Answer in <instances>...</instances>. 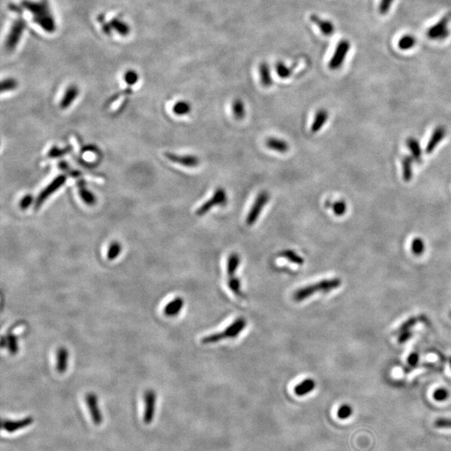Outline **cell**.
<instances>
[{"label":"cell","mask_w":451,"mask_h":451,"mask_svg":"<svg viewBox=\"0 0 451 451\" xmlns=\"http://www.w3.org/2000/svg\"><path fill=\"white\" fill-rule=\"evenodd\" d=\"M22 7L32 15L33 21L44 31L49 34L56 32V20L53 16L50 4L47 0H23L22 1Z\"/></svg>","instance_id":"6da1fadb"},{"label":"cell","mask_w":451,"mask_h":451,"mask_svg":"<svg viewBox=\"0 0 451 451\" xmlns=\"http://www.w3.org/2000/svg\"><path fill=\"white\" fill-rule=\"evenodd\" d=\"M341 284L342 281L337 277L331 279H323L297 289V291L294 292L293 298L295 302L300 303L314 296L316 293H329L333 291L338 288Z\"/></svg>","instance_id":"7a4b0ae2"},{"label":"cell","mask_w":451,"mask_h":451,"mask_svg":"<svg viewBox=\"0 0 451 451\" xmlns=\"http://www.w3.org/2000/svg\"><path fill=\"white\" fill-rule=\"evenodd\" d=\"M247 324L248 323L244 317H237L236 320L233 321V323L222 332L216 333L204 337L201 339V343L203 344H216L223 339L236 338L244 330Z\"/></svg>","instance_id":"3957f363"},{"label":"cell","mask_w":451,"mask_h":451,"mask_svg":"<svg viewBox=\"0 0 451 451\" xmlns=\"http://www.w3.org/2000/svg\"><path fill=\"white\" fill-rule=\"evenodd\" d=\"M26 28V23L22 18H18L14 23H12L9 29V35L5 41V49L9 52H12L16 49L19 43L20 42L23 32Z\"/></svg>","instance_id":"277c9868"},{"label":"cell","mask_w":451,"mask_h":451,"mask_svg":"<svg viewBox=\"0 0 451 451\" xmlns=\"http://www.w3.org/2000/svg\"><path fill=\"white\" fill-rule=\"evenodd\" d=\"M451 20V13H448L438 23L428 29L427 36L434 40H444L448 38L450 35L449 23Z\"/></svg>","instance_id":"5b68a950"},{"label":"cell","mask_w":451,"mask_h":451,"mask_svg":"<svg viewBox=\"0 0 451 451\" xmlns=\"http://www.w3.org/2000/svg\"><path fill=\"white\" fill-rule=\"evenodd\" d=\"M269 198H270V196H269L268 192H260L258 196H256V200L254 201V205L252 206V208L249 211L248 216H247V218H246L247 225L253 226V225L256 223V221H257V219L261 215L262 210L265 207L266 204L268 203V201H269Z\"/></svg>","instance_id":"8992f818"},{"label":"cell","mask_w":451,"mask_h":451,"mask_svg":"<svg viewBox=\"0 0 451 451\" xmlns=\"http://www.w3.org/2000/svg\"><path fill=\"white\" fill-rule=\"evenodd\" d=\"M227 192L223 188L220 187L216 190L215 192L213 193V196L210 198L209 200L204 202L201 207L196 210V213L197 216H204L213 209V207H216V206H222L227 203Z\"/></svg>","instance_id":"52a82bcc"},{"label":"cell","mask_w":451,"mask_h":451,"mask_svg":"<svg viewBox=\"0 0 451 451\" xmlns=\"http://www.w3.org/2000/svg\"><path fill=\"white\" fill-rule=\"evenodd\" d=\"M65 181H66V176L64 175L59 176L55 180H52L36 198V201L35 202V209H39L47 199L50 197L53 193L57 192L65 183Z\"/></svg>","instance_id":"ba28073f"},{"label":"cell","mask_w":451,"mask_h":451,"mask_svg":"<svg viewBox=\"0 0 451 451\" xmlns=\"http://www.w3.org/2000/svg\"><path fill=\"white\" fill-rule=\"evenodd\" d=\"M350 41L347 39H342L339 41V43L335 49L332 58L329 61V69L332 70H338L345 61V59L350 52Z\"/></svg>","instance_id":"9c48e42d"},{"label":"cell","mask_w":451,"mask_h":451,"mask_svg":"<svg viewBox=\"0 0 451 451\" xmlns=\"http://www.w3.org/2000/svg\"><path fill=\"white\" fill-rule=\"evenodd\" d=\"M145 410L143 415V421L146 425L152 424L154 420L156 408H157V393L154 390H146L144 394Z\"/></svg>","instance_id":"30bf717a"},{"label":"cell","mask_w":451,"mask_h":451,"mask_svg":"<svg viewBox=\"0 0 451 451\" xmlns=\"http://www.w3.org/2000/svg\"><path fill=\"white\" fill-rule=\"evenodd\" d=\"M85 399L89 411H90V417L94 424L97 426L101 425L103 422V414H102L101 411L99 410L98 397L96 393L90 392V393H86Z\"/></svg>","instance_id":"8fae6325"},{"label":"cell","mask_w":451,"mask_h":451,"mask_svg":"<svg viewBox=\"0 0 451 451\" xmlns=\"http://www.w3.org/2000/svg\"><path fill=\"white\" fill-rule=\"evenodd\" d=\"M34 422L33 417L28 416L17 420L11 419H3L2 422V428L8 433H15L16 431H20L31 425Z\"/></svg>","instance_id":"7c38bea8"},{"label":"cell","mask_w":451,"mask_h":451,"mask_svg":"<svg viewBox=\"0 0 451 451\" xmlns=\"http://www.w3.org/2000/svg\"><path fill=\"white\" fill-rule=\"evenodd\" d=\"M164 155L170 161L189 168L196 167L200 163L199 158L196 156H179L172 152H166Z\"/></svg>","instance_id":"4fadbf2b"},{"label":"cell","mask_w":451,"mask_h":451,"mask_svg":"<svg viewBox=\"0 0 451 451\" xmlns=\"http://www.w3.org/2000/svg\"><path fill=\"white\" fill-rule=\"evenodd\" d=\"M446 134V130L444 126L440 125L432 133L431 139L429 140L428 144L425 148V152L427 154H431L436 149L437 146L442 141L443 139L445 138Z\"/></svg>","instance_id":"5bb4252c"},{"label":"cell","mask_w":451,"mask_h":451,"mask_svg":"<svg viewBox=\"0 0 451 451\" xmlns=\"http://www.w3.org/2000/svg\"><path fill=\"white\" fill-rule=\"evenodd\" d=\"M310 20L317 25L321 32L325 36H331L335 32V27L331 21L323 20L317 15H310Z\"/></svg>","instance_id":"9a60e30c"},{"label":"cell","mask_w":451,"mask_h":451,"mask_svg":"<svg viewBox=\"0 0 451 451\" xmlns=\"http://www.w3.org/2000/svg\"><path fill=\"white\" fill-rule=\"evenodd\" d=\"M184 299L181 297H176L167 303L164 308V314L167 317H173L177 316L183 309Z\"/></svg>","instance_id":"2e32d148"},{"label":"cell","mask_w":451,"mask_h":451,"mask_svg":"<svg viewBox=\"0 0 451 451\" xmlns=\"http://www.w3.org/2000/svg\"><path fill=\"white\" fill-rule=\"evenodd\" d=\"M69 365V351L66 348L61 347L57 351L56 370L59 373H64Z\"/></svg>","instance_id":"e0dca14e"},{"label":"cell","mask_w":451,"mask_h":451,"mask_svg":"<svg viewBox=\"0 0 451 451\" xmlns=\"http://www.w3.org/2000/svg\"><path fill=\"white\" fill-rule=\"evenodd\" d=\"M406 145H407L409 150L411 151L413 160L416 161L417 163H421L422 162L423 154L422 150H421L419 141L413 137H410L406 140Z\"/></svg>","instance_id":"ac0fdd59"},{"label":"cell","mask_w":451,"mask_h":451,"mask_svg":"<svg viewBox=\"0 0 451 451\" xmlns=\"http://www.w3.org/2000/svg\"><path fill=\"white\" fill-rule=\"evenodd\" d=\"M316 387V383L313 378H306L304 380L296 385L294 388V392L297 396H305L311 393Z\"/></svg>","instance_id":"d6986e66"},{"label":"cell","mask_w":451,"mask_h":451,"mask_svg":"<svg viewBox=\"0 0 451 451\" xmlns=\"http://www.w3.org/2000/svg\"><path fill=\"white\" fill-rule=\"evenodd\" d=\"M77 187H78L79 196L81 197L82 201H84L85 204L89 205V206H92V205L96 203V196L93 195V193H91L86 188L85 180H82V179L77 180Z\"/></svg>","instance_id":"ffe728a7"},{"label":"cell","mask_w":451,"mask_h":451,"mask_svg":"<svg viewBox=\"0 0 451 451\" xmlns=\"http://www.w3.org/2000/svg\"><path fill=\"white\" fill-rule=\"evenodd\" d=\"M78 94H79V90H78L77 86L70 85V87L68 88L66 91H65V93H64V96L62 98L61 102L59 104L60 108L63 110L67 109L75 101L76 97L78 96Z\"/></svg>","instance_id":"44dd1931"},{"label":"cell","mask_w":451,"mask_h":451,"mask_svg":"<svg viewBox=\"0 0 451 451\" xmlns=\"http://www.w3.org/2000/svg\"><path fill=\"white\" fill-rule=\"evenodd\" d=\"M329 119V113L326 110L321 109L317 111L315 116L314 120L312 124L311 131L313 133H317L323 128V125H325L327 120Z\"/></svg>","instance_id":"7402d4cb"},{"label":"cell","mask_w":451,"mask_h":451,"mask_svg":"<svg viewBox=\"0 0 451 451\" xmlns=\"http://www.w3.org/2000/svg\"><path fill=\"white\" fill-rule=\"evenodd\" d=\"M110 24L111 29H114L118 35H121L123 37L127 36L131 32V27L128 23H125L118 18H113L110 22Z\"/></svg>","instance_id":"603a6c76"},{"label":"cell","mask_w":451,"mask_h":451,"mask_svg":"<svg viewBox=\"0 0 451 451\" xmlns=\"http://www.w3.org/2000/svg\"><path fill=\"white\" fill-rule=\"evenodd\" d=\"M266 146H268V148L280 153H285L289 149V146L285 140H280L277 138H269L266 141Z\"/></svg>","instance_id":"cb8c5ba5"},{"label":"cell","mask_w":451,"mask_h":451,"mask_svg":"<svg viewBox=\"0 0 451 451\" xmlns=\"http://www.w3.org/2000/svg\"><path fill=\"white\" fill-rule=\"evenodd\" d=\"M259 76L261 83L264 87H270L273 85V79L271 76V70L269 65L267 63L263 62L262 64H259Z\"/></svg>","instance_id":"d4e9b609"},{"label":"cell","mask_w":451,"mask_h":451,"mask_svg":"<svg viewBox=\"0 0 451 451\" xmlns=\"http://www.w3.org/2000/svg\"><path fill=\"white\" fill-rule=\"evenodd\" d=\"M241 263L240 256L236 253H233L228 256L227 264V273L229 276H235L236 271Z\"/></svg>","instance_id":"484cf974"},{"label":"cell","mask_w":451,"mask_h":451,"mask_svg":"<svg viewBox=\"0 0 451 451\" xmlns=\"http://www.w3.org/2000/svg\"><path fill=\"white\" fill-rule=\"evenodd\" d=\"M414 161L411 157H405L402 160V167H403V178L405 181H411L413 176V162Z\"/></svg>","instance_id":"4316f807"},{"label":"cell","mask_w":451,"mask_h":451,"mask_svg":"<svg viewBox=\"0 0 451 451\" xmlns=\"http://www.w3.org/2000/svg\"><path fill=\"white\" fill-rule=\"evenodd\" d=\"M6 348H8L12 355H15L19 352V343L17 336L14 333L9 331L5 336Z\"/></svg>","instance_id":"83f0119b"},{"label":"cell","mask_w":451,"mask_h":451,"mask_svg":"<svg viewBox=\"0 0 451 451\" xmlns=\"http://www.w3.org/2000/svg\"><path fill=\"white\" fill-rule=\"evenodd\" d=\"M280 256L297 265H303L304 263V259L303 257L293 250L282 251V253H280Z\"/></svg>","instance_id":"f1b7e54d"},{"label":"cell","mask_w":451,"mask_h":451,"mask_svg":"<svg viewBox=\"0 0 451 451\" xmlns=\"http://www.w3.org/2000/svg\"><path fill=\"white\" fill-rule=\"evenodd\" d=\"M227 283H228V288L231 291L233 292L234 295H236L237 297H242V282L238 277L235 276H229Z\"/></svg>","instance_id":"f546056e"},{"label":"cell","mask_w":451,"mask_h":451,"mask_svg":"<svg viewBox=\"0 0 451 451\" xmlns=\"http://www.w3.org/2000/svg\"><path fill=\"white\" fill-rule=\"evenodd\" d=\"M232 110H233V116L235 117L236 119H242L244 118L246 111H245L244 103L242 102V99H235L233 102Z\"/></svg>","instance_id":"4dcf8cb0"},{"label":"cell","mask_w":451,"mask_h":451,"mask_svg":"<svg viewBox=\"0 0 451 451\" xmlns=\"http://www.w3.org/2000/svg\"><path fill=\"white\" fill-rule=\"evenodd\" d=\"M415 44H416V39L411 35L403 36L398 43L399 49L402 50H411Z\"/></svg>","instance_id":"1f68e13d"},{"label":"cell","mask_w":451,"mask_h":451,"mask_svg":"<svg viewBox=\"0 0 451 451\" xmlns=\"http://www.w3.org/2000/svg\"><path fill=\"white\" fill-rule=\"evenodd\" d=\"M192 110V106L188 102L179 101L176 103L175 105L173 106L172 111L176 115V116H185L190 113Z\"/></svg>","instance_id":"d6a6232c"},{"label":"cell","mask_w":451,"mask_h":451,"mask_svg":"<svg viewBox=\"0 0 451 451\" xmlns=\"http://www.w3.org/2000/svg\"><path fill=\"white\" fill-rule=\"evenodd\" d=\"M122 251V246L118 242H113L110 245L107 252V258L110 261L117 259Z\"/></svg>","instance_id":"836d02e7"},{"label":"cell","mask_w":451,"mask_h":451,"mask_svg":"<svg viewBox=\"0 0 451 451\" xmlns=\"http://www.w3.org/2000/svg\"><path fill=\"white\" fill-rule=\"evenodd\" d=\"M72 147L71 146H66L64 148H59L57 146H53L50 149V152L48 153V157L49 158H58L64 157L65 155L69 154L72 152Z\"/></svg>","instance_id":"e575fe53"},{"label":"cell","mask_w":451,"mask_h":451,"mask_svg":"<svg viewBox=\"0 0 451 451\" xmlns=\"http://www.w3.org/2000/svg\"><path fill=\"white\" fill-rule=\"evenodd\" d=\"M276 71L277 76L282 79H287L292 76L291 68L287 66L283 62H277L276 64Z\"/></svg>","instance_id":"d590c367"},{"label":"cell","mask_w":451,"mask_h":451,"mask_svg":"<svg viewBox=\"0 0 451 451\" xmlns=\"http://www.w3.org/2000/svg\"><path fill=\"white\" fill-rule=\"evenodd\" d=\"M18 87V82L16 79L8 78V79H3L1 83V92H8L14 90Z\"/></svg>","instance_id":"8d00e7d4"},{"label":"cell","mask_w":451,"mask_h":451,"mask_svg":"<svg viewBox=\"0 0 451 451\" xmlns=\"http://www.w3.org/2000/svg\"><path fill=\"white\" fill-rule=\"evenodd\" d=\"M124 79H125V83H126L129 86H131V85H134L137 84L138 79H139V76H138L137 71L130 70L125 72V76H124Z\"/></svg>","instance_id":"74e56055"},{"label":"cell","mask_w":451,"mask_h":451,"mask_svg":"<svg viewBox=\"0 0 451 451\" xmlns=\"http://www.w3.org/2000/svg\"><path fill=\"white\" fill-rule=\"evenodd\" d=\"M411 248L415 255H421L425 251V243L423 242L422 239L419 237L413 239L411 244Z\"/></svg>","instance_id":"f35d334b"},{"label":"cell","mask_w":451,"mask_h":451,"mask_svg":"<svg viewBox=\"0 0 451 451\" xmlns=\"http://www.w3.org/2000/svg\"><path fill=\"white\" fill-rule=\"evenodd\" d=\"M59 169H61L63 172H65L68 176H70L72 178L79 177L81 175L79 172H77L76 170L71 169L70 166L65 161H60L59 163Z\"/></svg>","instance_id":"ab89813d"},{"label":"cell","mask_w":451,"mask_h":451,"mask_svg":"<svg viewBox=\"0 0 451 451\" xmlns=\"http://www.w3.org/2000/svg\"><path fill=\"white\" fill-rule=\"evenodd\" d=\"M331 208L336 216H343L346 213L347 205L344 201H336L332 204Z\"/></svg>","instance_id":"60d3db41"},{"label":"cell","mask_w":451,"mask_h":451,"mask_svg":"<svg viewBox=\"0 0 451 451\" xmlns=\"http://www.w3.org/2000/svg\"><path fill=\"white\" fill-rule=\"evenodd\" d=\"M353 413V409L350 405H341L338 411V417L341 419L350 418Z\"/></svg>","instance_id":"b9f144b4"},{"label":"cell","mask_w":451,"mask_h":451,"mask_svg":"<svg viewBox=\"0 0 451 451\" xmlns=\"http://www.w3.org/2000/svg\"><path fill=\"white\" fill-rule=\"evenodd\" d=\"M393 1L394 0H380L379 6H378V11L380 13V15H387L391 9Z\"/></svg>","instance_id":"7bdbcfd3"},{"label":"cell","mask_w":451,"mask_h":451,"mask_svg":"<svg viewBox=\"0 0 451 451\" xmlns=\"http://www.w3.org/2000/svg\"><path fill=\"white\" fill-rule=\"evenodd\" d=\"M449 397V392L446 389H439L434 393V399L437 401H444Z\"/></svg>","instance_id":"ee69618b"},{"label":"cell","mask_w":451,"mask_h":451,"mask_svg":"<svg viewBox=\"0 0 451 451\" xmlns=\"http://www.w3.org/2000/svg\"><path fill=\"white\" fill-rule=\"evenodd\" d=\"M33 200H34V199H33L32 196H25L21 200L20 203V207L21 209L25 210L27 209V208H29V206L32 204Z\"/></svg>","instance_id":"f6af8a7d"},{"label":"cell","mask_w":451,"mask_h":451,"mask_svg":"<svg viewBox=\"0 0 451 451\" xmlns=\"http://www.w3.org/2000/svg\"><path fill=\"white\" fill-rule=\"evenodd\" d=\"M132 92V90L131 89H126V90H123V91H120V92H118V93L114 95L113 96H111L110 99L108 100L107 105H111V103H113L114 101H116L118 98H119L120 96H123V95H126V94H130Z\"/></svg>","instance_id":"bcb514c9"},{"label":"cell","mask_w":451,"mask_h":451,"mask_svg":"<svg viewBox=\"0 0 451 451\" xmlns=\"http://www.w3.org/2000/svg\"><path fill=\"white\" fill-rule=\"evenodd\" d=\"M418 361H419V357H418L416 353L411 354L409 357V359H408V362H409V364H411V366H415L417 363H418Z\"/></svg>","instance_id":"7dc6e473"},{"label":"cell","mask_w":451,"mask_h":451,"mask_svg":"<svg viewBox=\"0 0 451 451\" xmlns=\"http://www.w3.org/2000/svg\"></svg>","instance_id":"c3c4849f"}]
</instances>
